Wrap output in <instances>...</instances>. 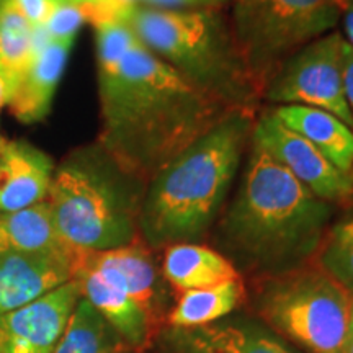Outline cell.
I'll use <instances>...</instances> for the list:
<instances>
[{
    "mask_svg": "<svg viewBox=\"0 0 353 353\" xmlns=\"http://www.w3.org/2000/svg\"><path fill=\"white\" fill-rule=\"evenodd\" d=\"M95 28L101 151L145 185L232 110L159 59L126 20Z\"/></svg>",
    "mask_w": 353,
    "mask_h": 353,
    "instance_id": "1",
    "label": "cell"
},
{
    "mask_svg": "<svg viewBox=\"0 0 353 353\" xmlns=\"http://www.w3.org/2000/svg\"><path fill=\"white\" fill-rule=\"evenodd\" d=\"M239 192L219 224L229 260L259 278L312 262L332 218L317 198L280 162L250 143Z\"/></svg>",
    "mask_w": 353,
    "mask_h": 353,
    "instance_id": "2",
    "label": "cell"
},
{
    "mask_svg": "<svg viewBox=\"0 0 353 353\" xmlns=\"http://www.w3.org/2000/svg\"><path fill=\"white\" fill-rule=\"evenodd\" d=\"M255 110L237 108L145 183L139 239L151 249L205 239L250 145Z\"/></svg>",
    "mask_w": 353,
    "mask_h": 353,
    "instance_id": "3",
    "label": "cell"
},
{
    "mask_svg": "<svg viewBox=\"0 0 353 353\" xmlns=\"http://www.w3.org/2000/svg\"><path fill=\"white\" fill-rule=\"evenodd\" d=\"M125 20L149 51L190 83L228 108L255 110L260 92L219 10L134 6Z\"/></svg>",
    "mask_w": 353,
    "mask_h": 353,
    "instance_id": "4",
    "label": "cell"
},
{
    "mask_svg": "<svg viewBox=\"0 0 353 353\" xmlns=\"http://www.w3.org/2000/svg\"><path fill=\"white\" fill-rule=\"evenodd\" d=\"M125 175L110 159L77 157L54 170L48 203L59 236L87 252L117 249L139 239L144 192L128 187ZM136 180V179H134Z\"/></svg>",
    "mask_w": 353,
    "mask_h": 353,
    "instance_id": "5",
    "label": "cell"
},
{
    "mask_svg": "<svg viewBox=\"0 0 353 353\" xmlns=\"http://www.w3.org/2000/svg\"><path fill=\"white\" fill-rule=\"evenodd\" d=\"M353 296L314 262L259 278L255 317L304 353H345Z\"/></svg>",
    "mask_w": 353,
    "mask_h": 353,
    "instance_id": "6",
    "label": "cell"
},
{
    "mask_svg": "<svg viewBox=\"0 0 353 353\" xmlns=\"http://www.w3.org/2000/svg\"><path fill=\"white\" fill-rule=\"evenodd\" d=\"M343 0H234L229 28L260 92L278 68L341 21Z\"/></svg>",
    "mask_w": 353,
    "mask_h": 353,
    "instance_id": "7",
    "label": "cell"
},
{
    "mask_svg": "<svg viewBox=\"0 0 353 353\" xmlns=\"http://www.w3.org/2000/svg\"><path fill=\"white\" fill-rule=\"evenodd\" d=\"M343 37L330 32L290 56L262 90V99L280 105L324 110L353 130V114L343 94Z\"/></svg>",
    "mask_w": 353,
    "mask_h": 353,
    "instance_id": "8",
    "label": "cell"
},
{
    "mask_svg": "<svg viewBox=\"0 0 353 353\" xmlns=\"http://www.w3.org/2000/svg\"><path fill=\"white\" fill-rule=\"evenodd\" d=\"M250 143L270 154L321 200L330 205L353 203V176L330 164L314 145L283 125L273 112L255 118Z\"/></svg>",
    "mask_w": 353,
    "mask_h": 353,
    "instance_id": "9",
    "label": "cell"
},
{
    "mask_svg": "<svg viewBox=\"0 0 353 353\" xmlns=\"http://www.w3.org/2000/svg\"><path fill=\"white\" fill-rule=\"evenodd\" d=\"M77 265L90 268L138 303L154 324L165 321L174 291L162 276L152 249L138 239L131 244L100 252H79Z\"/></svg>",
    "mask_w": 353,
    "mask_h": 353,
    "instance_id": "10",
    "label": "cell"
},
{
    "mask_svg": "<svg viewBox=\"0 0 353 353\" xmlns=\"http://www.w3.org/2000/svg\"><path fill=\"white\" fill-rule=\"evenodd\" d=\"M82 298L76 280L0 316V353H54Z\"/></svg>",
    "mask_w": 353,
    "mask_h": 353,
    "instance_id": "11",
    "label": "cell"
},
{
    "mask_svg": "<svg viewBox=\"0 0 353 353\" xmlns=\"http://www.w3.org/2000/svg\"><path fill=\"white\" fill-rule=\"evenodd\" d=\"M170 353H303L255 316L234 314L195 329L162 332Z\"/></svg>",
    "mask_w": 353,
    "mask_h": 353,
    "instance_id": "12",
    "label": "cell"
},
{
    "mask_svg": "<svg viewBox=\"0 0 353 353\" xmlns=\"http://www.w3.org/2000/svg\"><path fill=\"white\" fill-rule=\"evenodd\" d=\"M79 252L81 250L69 257L0 254V316L15 311L57 286L74 280Z\"/></svg>",
    "mask_w": 353,
    "mask_h": 353,
    "instance_id": "13",
    "label": "cell"
},
{
    "mask_svg": "<svg viewBox=\"0 0 353 353\" xmlns=\"http://www.w3.org/2000/svg\"><path fill=\"white\" fill-rule=\"evenodd\" d=\"M54 164L25 141L0 138V214L15 213L44 201Z\"/></svg>",
    "mask_w": 353,
    "mask_h": 353,
    "instance_id": "14",
    "label": "cell"
},
{
    "mask_svg": "<svg viewBox=\"0 0 353 353\" xmlns=\"http://www.w3.org/2000/svg\"><path fill=\"white\" fill-rule=\"evenodd\" d=\"M74 280L79 283L82 298L100 312L132 350L141 353L149 347L157 325L138 303L97 272L81 265L76 267Z\"/></svg>",
    "mask_w": 353,
    "mask_h": 353,
    "instance_id": "15",
    "label": "cell"
},
{
    "mask_svg": "<svg viewBox=\"0 0 353 353\" xmlns=\"http://www.w3.org/2000/svg\"><path fill=\"white\" fill-rule=\"evenodd\" d=\"M72 46L74 41L50 39L37 52L23 77L13 87L8 100V107L17 120L37 123L50 113Z\"/></svg>",
    "mask_w": 353,
    "mask_h": 353,
    "instance_id": "16",
    "label": "cell"
},
{
    "mask_svg": "<svg viewBox=\"0 0 353 353\" xmlns=\"http://www.w3.org/2000/svg\"><path fill=\"white\" fill-rule=\"evenodd\" d=\"M161 272L175 296L183 291L210 288L241 278V272L226 255L198 242L164 249Z\"/></svg>",
    "mask_w": 353,
    "mask_h": 353,
    "instance_id": "17",
    "label": "cell"
},
{
    "mask_svg": "<svg viewBox=\"0 0 353 353\" xmlns=\"http://www.w3.org/2000/svg\"><path fill=\"white\" fill-rule=\"evenodd\" d=\"M272 112L290 130L307 139L334 167L353 176V130L341 118L303 105H280Z\"/></svg>",
    "mask_w": 353,
    "mask_h": 353,
    "instance_id": "18",
    "label": "cell"
},
{
    "mask_svg": "<svg viewBox=\"0 0 353 353\" xmlns=\"http://www.w3.org/2000/svg\"><path fill=\"white\" fill-rule=\"evenodd\" d=\"M69 257L77 252L57 232L50 203L44 200L15 213L0 214V254Z\"/></svg>",
    "mask_w": 353,
    "mask_h": 353,
    "instance_id": "19",
    "label": "cell"
},
{
    "mask_svg": "<svg viewBox=\"0 0 353 353\" xmlns=\"http://www.w3.org/2000/svg\"><path fill=\"white\" fill-rule=\"evenodd\" d=\"M247 299L245 285L241 278L176 294L175 303L165 316L167 327L195 329L214 324L234 314Z\"/></svg>",
    "mask_w": 353,
    "mask_h": 353,
    "instance_id": "20",
    "label": "cell"
},
{
    "mask_svg": "<svg viewBox=\"0 0 353 353\" xmlns=\"http://www.w3.org/2000/svg\"><path fill=\"white\" fill-rule=\"evenodd\" d=\"M48 41L50 37L44 26L30 23L15 0L0 3V74L10 83L12 90Z\"/></svg>",
    "mask_w": 353,
    "mask_h": 353,
    "instance_id": "21",
    "label": "cell"
},
{
    "mask_svg": "<svg viewBox=\"0 0 353 353\" xmlns=\"http://www.w3.org/2000/svg\"><path fill=\"white\" fill-rule=\"evenodd\" d=\"M54 353H136L85 298L79 299Z\"/></svg>",
    "mask_w": 353,
    "mask_h": 353,
    "instance_id": "22",
    "label": "cell"
},
{
    "mask_svg": "<svg viewBox=\"0 0 353 353\" xmlns=\"http://www.w3.org/2000/svg\"><path fill=\"white\" fill-rule=\"evenodd\" d=\"M312 262L353 296V216L329 226Z\"/></svg>",
    "mask_w": 353,
    "mask_h": 353,
    "instance_id": "23",
    "label": "cell"
},
{
    "mask_svg": "<svg viewBox=\"0 0 353 353\" xmlns=\"http://www.w3.org/2000/svg\"><path fill=\"white\" fill-rule=\"evenodd\" d=\"M85 21V15H83L81 6L69 0V2L64 3H56V7L52 8L51 15L48 17L46 23L43 26L50 39L74 41L79 30Z\"/></svg>",
    "mask_w": 353,
    "mask_h": 353,
    "instance_id": "24",
    "label": "cell"
},
{
    "mask_svg": "<svg viewBox=\"0 0 353 353\" xmlns=\"http://www.w3.org/2000/svg\"><path fill=\"white\" fill-rule=\"evenodd\" d=\"M15 3L33 26H43L46 23L48 17L56 7L54 0H15Z\"/></svg>",
    "mask_w": 353,
    "mask_h": 353,
    "instance_id": "25",
    "label": "cell"
},
{
    "mask_svg": "<svg viewBox=\"0 0 353 353\" xmlns=\"http://www.w3.org/2000/svg\"><path fill=\"white\" fill-rule=\"evenodd\" d=\"M144 6L156 8H169V10H206L214 8L219 10L228 0H143Z\"/></svg>",
    "mask_w": 353,
    "mask_h": 353,
    "instance_id": "26",
    "label": "cell"
},
{
    "mask_svg": "<svg viewBox=\"0 0 353 353\" xmlns=\"http://www.w3.org/2000/svg\"><path fill=\"white\" fill-rule=\"evenodd\" d=\"M342 79H343V94L348 108L353 114V48L343 39L342 44Z\"/></svg>",
    "mask_w": 353,
    "mask_h": 353,
    "instance_id": "27",
    "label": "cell"
},
{
    "mask_svg": "<svg viewBox=\"0 0 353 353\" xmlns=\"http://www.w3.org/2000/svg\"><path fill=\"white\" fill-rule=\"evenodd\" d=\"M343 33H345V41L353 48V0H343L342 3V17Z\"/></svg>",
    "mask_w": 353,
    "mask_h": 353,
    "instance_id": "28",
    "label": "cell"
},
{
    "mask_svg": "<svg viewBox=\"0 0 353 353\" xmlns=\"http://www.w3.org/2000/svg\"><path fill=\"white\" fill-rule=\"evenodd\" d=\"M70 2L77 3V6H82V7H97V6H113L114 8H118L121 13H125V15H128L130 13V10L128 8H125L121 6L118 0H70Z\"/></svg>",
    "mask_w": 353,
    "mask_h": 353,
    "instance_id": "29",
    "label": "cell"
},
{
    "mask_svg": "<svg viewBox=\"0 0 353 353\" xmlns=\"http://www.w3.org/2000/svg\"><path fill=\"white\" fill-rule=\"evenodd\" d=\"M12 87L6 77L0 74V110H2L6 105H8V100H10Z\"/></svg>",
    "mask_w": 353,
    "mask_h": 353,
    "instance_id": "30",
    "label": "cell"
},
{
    "mask_svg": "<svg viewBox=\"0 0 353 353\" xmlns=\"http://www.w3.org/2000/svg\"><path fill=\"white\" fill-rule=\"evenodd\" d=\"M345 353H353V301H352L350 322H348V332H347V341H345Z\"/></svg>",
    "mask_w": 353,
    "mask_h": 353,
    "instance_id": "31",
    "label": "cell"
},
{
    "mask_svg": "<svg viewBox=\"0 0 353 353\" xmlns=\"http://www.w3.org/2000/svg\"><path fill=\"white\" fill-rule=\"evenodd\" d=\"M56 3H64V2H69V0H54Z\"/></svg>",
    "mask_w": 353,
    "mask_h": 353,
    "instance_id": "32",
    "label": "cell"
},
{
    "mask_svg": "<svg viewBox=\"0 0 353 353\" xmlns=\"http://www.w3.org/2000/svg\"><path fill=\"white\" fill-rule=\"evenodd\" d=\"M3 2H7V0H0V3H3Z\"/></svg>",
    "mask_w": 353,
    "mask_h": 353,
    "instance_id": "33",
    "label": "cell"
}]
</instances>
